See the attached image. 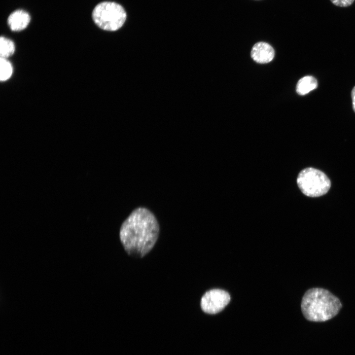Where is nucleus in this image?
Instances as JSON below:
<instances>
[{"instance_id":"nucleus-5","label":"nucleus","mask_w":355,"mask_h":355,"mask_svg":"<svg viewBox=\"0 0 355 355\" xmlns=\"http://www.w3.org/2000/svg\"><path fill=\"white\" fill-rule=\"evenodd\" d=\"M230 298L227 291L220 289H213L203 295L201 300V307L206 313L215 314L226 306Z\"/></svg>"},{"instance_id":"nucleus-6","label":"nucleus","mask_w":355,"mask_h":355,"mask_svg":"<svg viewBox=\"0 0 355 355\" xmlns=\"http://www.w3.org/2000/svg\"><path fill=\"white\" fill-rule=\"evenodd\" d=\"M275 51L268 43L264 42H258L255 43L251 51V57L252 59L258 63H267L274 58Z\"/></svg>"},{"instance_id":"nucleus-9","label":"nucleus","mask_w":355,"mask_h":355,"mask_svg":"<svg viewBox=\"0 0 355 355\" xmlns=\"http://www.w3.org/2000/svg\"><path fill=\"white\" fill-rule=\"evenodd\" d=\"M15 50V46L13 41L1 36L0 38V58L7 59L14 54Z\"/></svg>"},{"instance_id":"nucleus-10","label":"nucleus","mask_w":355,"mask_h":355,"mask_svg":"<svg viewBox=\"0 0 355 355\" xmlns=\"http://www.w3.org/2000/svg\"><path fill=\"white\" fill-rule=\"evenodd\" d=\"M13 67L11 63L5 58L0 60V80L5 81L8 80L13 73Z\"/></svg>"},{"instance_id":"nucleus-11","label":"nucleus","mask_w":355,"mask_h":355,"mask_svg":"<svg viewBox=\"0 0 355 355\" xmlns=\"http://www.w3.org/2000/svg\"><path fill=\"white\" fill-rule=\"evenodd\" d=\"M336 6L347 7L351 5L355 0H330Z\"/></svg>"},{"instance_id":"nucleus-1","label":"nucleus","mask_w":355,"mask_h":355,"mask_svg":"<svg viewBox=\"0 0 355 355\" xmlns=\"http://www.w3.org/2000/svg\"><path fill=\"white\" fill-rule=\"evenodd\" d=\"M159 234V226L153 213L139 207L134 210L123 222L119 237L127 253L141 258L153 248Z\"/></svg>"},{"instance_id":"nucleus-8","label":"nucleus","mask_w":355,"mask_h":355,"mask_svg":"<svg viewBox=\"0 0 355 355\" xmlns=\"http://www.w3.org/2000/svg\"><path fill=\"white\" fill-rule=\"evenodd\" d=\"M318 82L312 76H305L299 80L296 85V92L300 95H304L317 88Z\"/></svg>"},{"instance_id":"nucleus-4","label":"nucleus","mask_w":355,"mask_h":355,"mask_svg":"<svg viewBox=\"0 0 355 355\" xmlns=\"http://www.w3.org/2000/svg\"><path fill=\"white\" fill-rule=\"evenodd\" d=\"M297 185L305 195L316 197L326 194L330 188L329 179L322 172L307 168L301 171L297 178Z\"/></svg>"},{"instance_id":"nucleus-7","label":"nucleus","mask_w":355,"mask_h":355,"mask_svg":"<svg viewBox=\"0 0 355 355\" xmlns=\"http://www.w3.org/2000/svg\"><path fill=\"white\" fill-rule=\"evenodd\" d=\"M31 20L29 14L24 10L18 9L11 13L8 19V25L12 31L18 32L24 30Z\"/></svg>"},{"instance_id":"nucleus-2","label":"nucleus","mask_w":355,"mask_h":355,"mask_svg":"<svg viewBox=\"0 0 355 355\" xmlns=\"http://www.w3.org/2000/svg\"><path fill=\"white\" fill-rule=\"evenodd\" d=\"M342 307L340 300L327 289L316 287L304 294L301 308L308 320L322 322L336 316Z\"/></svg>"},{"instance_id":"nucleus-12","label":"nucleus","mask_w":355,"mask_h":355,"mask_svg":"<svg viewBox=\"0 0 355 355\" xmlns=\"http://www.w3.org/2000/svg\"><path fill=\"white\" fill-rule=\"evenodd\" d=\"M351 96L353 102V108L355 112V86L353 88L352 91Z\"/></svg>"},{"instance_id":"nucleus-3","label":"nucleus","mask_w":355,"mask_h":355,"mask_svg":"<svg viewBox=\"0 0 355 355\" xmlns=\"http://www.w3.org/2000/svg\"><path fill=\"white\" fill-rule=\"evenodd\" d=\"M92 17L98 27L105 31L114 32L122 27L127 14L120 4L113 1H103L95 7Z\"/></svg>"}]
</instances>
